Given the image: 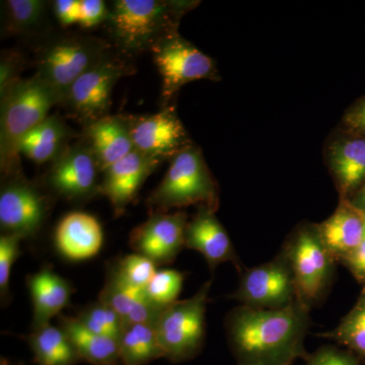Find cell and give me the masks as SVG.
Returning a JSON list of instances; mask_svg holds the SVG:
<instances>
[{
    "label": "cell",
    "instance_id": "f546056e",
    "mask_svg": "<svg viewBox=\"0 0 365 365\" xmlns=\"http://www.w3.org/2000/svg\"><path fill=\"white\" fill-rule=\"evenodd\" d=\"M185 276L175 269H160L151 278L144 289L151 304L160 309H165L178 302L181 294Z\"/></svg>",
    "mask_w": 365,
    "mask_h": 365
},
{
    "label": "cell",
    "instance_id": "9a60e30c",
    "mask_svg": "<svg viewBox=\"0 0 365 365\" xmlns=\"http://www.w3.org/2000/svg\"><path fill=\"white\" fill-rule=\"evenodd\" d=\"M215 209L201 206L185 230V248L199 252L211 271L222 263H232L240 273L242 267L227 230L216 217Z\"/></svg>",
    "mask_w": 365,
    "mask_h": 365
},
{
    "label": "cell",
    "instance_id": "5bb4252c",
    "mask_svg": "<svg viewBox=\"0 0 365 365\" xmlns=\"http://www.w3.org/2000/svg\"><path fill=\"white\" fill-rule=\"evenodd\" d=\"M188 216L184 211L153 212L146 222L132 230L129 246L157 267L174 263L185 248V230Z\"/></svg>",
    "mask_w": 365,
    "mask_h": 365
},
{
    "label": "cell",
    "instance_id": "836d02e7",
    "mask_svg": "<svg viewBox=\"0 0 365 365\" xmlns=\"http://www.w3.org/2000/svg\"><path fill=\"white\" fill-rule=\"evenodd\" d=\"M23 56L19 52L6 51L2 53L0 61V93L18 81L23 69Z\"/></svg>",
    "mask_w": 365,
    "mask_h": 365
},
{
    "label": "cell",
    "instance_id": "52a82bcc",
    "mask_svg": "<svg viewBox=\"0 0 365 365\" xmlns=\"http://www.w3.org/2000/svg\"><path fill=\"white\" fill-rule=\"evenodd\" d=\"M111 49V43L107 40L91 36L56 38L46 43L37 53L36 74L58 91L63 100L74 81Z\"/></svg>",
    "mask_w": 365,
    "mask_h": 365
},
{
    "label": "cell",
    "instance_id": "83f0119b",
    "mask_svg": "<svg viewBox=\"0 0 365 365\" xmlns=\"http://www.w3.org/2000/svg\"><path fill=\"white\" fill-rule=\"evenodd\" d=\"M321 336L335 341L352 354L365 357V287L362 288L351 311L341 319L339 325Z\"/></svg>",
    "mask_w": 365,
    "mask_h": 365
},
{
    "label": "cell",
    "instance_id": "60d3db41",
    "mask_svg": "<svg viewBox=\"0 0 365 365\" xmlns=\"http://www.w3.org/2000/svg\"><path fill=\"white\" fill-rule=\"evenodd\" d=\"M108 365H123L121 362H116V364H108Z\"/></svg>",
    "mask_w": 365,
    "mask_h": 365
},
{
    "label": "cell",
    "instance_id": "d6a6232c",
    "mask_svg": "<svg viewBox=\"0 0 365 365\" xmlns=\"http://www.w3.org/2000/svg\"><path fill=\"white\" fill-rule=\"evenodd\" d=\"M304 365H359V359L348 350L335 346L319 347L304 359Z\"/></svg>",
    "mask_w": 365,
    "mask_h": 365
},
{
    "label": "cell",
    "instance_id": "f1b7e54d",
    "mask_svg": "<svg viewBox=\"0 0 365 365\" xmlns=\"http://www.w3.org/2000/svg\"><path fill=\"white\" fill-rule=\"evenodd\" d=\"M76 318L91 332L111 338L118 342L126 326L121 317L112 307L100 300L86 307L79 312Z\"/></svg>",
    "mask_w": 365,
    "mask_h": 365
},
{
    "label": "cell",
    "instance_id": "277c9868",
    "mask_svg": "<svg viewBox=\"0 0 365 365\" xmlns=\"http://www.w3.org/2000/svg\"><path fill=\"white\" fill-rule=\"evenodd\" d=\"M150 213L168 212L172 208L206 206L216 210L217 185L204 162L199 148L190 145L170 160L163 181L148 196Z\"/></svg>",
    "mask_w": 365,
    "mask_h": 365
},
{
    "label": "cell",
    "instance_id": "603a6c76",
    "mask_svg": "<svg viewBox=\"0 0 365 365\" xmlns=\"http://www.w3.org/2000/svg\"><path fill=\"white\" fill-rule=\"evenodd\" d=\"M76 136L59 115H49L21 141L19 151L36 163L54 162Z\"/></svg>",
    "mask_w": 365,
    "mask_h": 365
},
{
    "label": "cell",
    "instance_id": "1f68e13d",
    "mask_svg": "<svg viewBox=\"0 0 365 365\" xmlns=\"http://www.w3.org/2000/svg\"><path fill=\"white\" fill-rule=\"evenodd\" d=\"M23 237L16 235L1 234L0 237V295L2 304L9 299V279L14 262L21 255Z\"/></svg>",
    "mask_w": 365,
    "mask_h": 365
},
{
    "label": "cell",
    "instance_id": "ab89813d",
    "mask_svg": "<svg viewBox=\"0 0 365 365\" xmlns=\"http://www.w3.org/2000/svg\"><path fill=\"white\" fill-rule=\"evenodd\" d=\"M1 365H9V361L6 359H1Z\"/></svg>",
    "mask_w": 365,
    "mask_h": 365
},
{
    "label": "cell",
    "instance_id": "ffe728a7",
    "mask_svg": "<svg viewBox=\"0 0 365 365\" xmlns=\"http://www.w3.org/2000/svg\"><path fill=\"white\" fill-rule=\"evenodd\" d=\"M26 285L33 304L32 329L51 324L50 321L68 306L74 292L71 283L50 266L28 275Z\"/></svg>",
    "mask_w": 365,
    "mask_h": 365
},
{
    "label": "cell",
    "instance_id": "7402d4cb",
    "mask_svg": "<svg viewBox=\"0 0 365 365\" xmlns=\"http://www.w3.org/2000/svg\"><path fill=\"white\" fill-rule=\"evenodd\" d=\"M98 300L112 307L126 325L137 323L155 325L163 311L150 304L144 289L126 284L108 268L105 284Z\"/></svg>",
    "mask_w": 365,
    "mask_h": 365
},
{
    "label": "cell",
    "instance_id": "8fae6325",
    "mask_svg": "<svg viewBox=\"0 0 365 365\" xmlns=\"http://www.w3.org/2000/svg\"><path fill=\"white\" fill-rule=\"evenodd\" d=\"M239 287L230 299L254 309H276L299 299L294 274L282 253L256 267L242 269Z\"/></svg>",
    "mask_w": 365,
    "mask_h": 365
},
{
    "label": "cell",
    "instance_id": "5b68a950",
    "mask_svg": "<svg viewBox=\"0 0 365 365\" xmlns=\"http://www.w3.org/2000/svg\"><path fill=\"white\" fill-rule=\"evenodd\" d=\"M212 279L193 297L163 309L155 329L165 359L173 362L193 359L202 350L206 336V309Z\"/></svg>",
    "mask_w": 365,
    "mask_h": 365
},
{
    "label": "cell",
    "instance_id": "cb8c5ba5",
    "mask_svg": "<svg viewBox=\"0 0 365 365\" xmlns=\"http://www.w3.org/2000/svg\"><path fill=\"white\" fill-rule=\"evenodd\" d=\"M58 327L66 334L79 359L93 365L120 362L119 342L91 332L76 317L60 314Z\"/></svg>",
    "mask_w": 365,
    "mask_h": 365
},
{
    "label": "cell",
    "instance_id": "74e56055",
    "mask_svg": "<svg viewBox=\"0 0 365 365\" xmlns=\"http://www.w3.org/2000/svg\"><path fill=\"white\" fill-rule=\"evenodd\" d=\"M341 263L344 264L360 282L365 281V239Z\"/></svg>",
    "mask_w": 365,
    "mask_h": 365
},
{
    "label": "cell",
    "instance_id": "ba28073f",
    "mask_svg": "<svg viewBox=\"0 0 365 365\" xmlns=\"http://www.w3.org/2000/svg\"><path fill=\"white\" fill-rule=\"evenodd\" d=\"M281 253L294 274L300 302L312 307L329 292L336 261L324 246L317 225H304L290 235Z\"/></svg>",
    "mask_w": 365,
    "mask_h": 365
},
{
    "label": "cell",
    "instance_id": "484cf974",
    "mask_svg": "<svg viewBox=\"0 0 365 365\" xmlns=\"http://www.w3.org/2000/svg\"><path fill=\"white\" fill-rule=\"evenodd\" d=\"M165 357L153 324L125 326L119 340V359L123 365H148Z\"/></svg>",
    "mask_w": 365,
    "mask_h": 365
},
{
    "label": "cell",
    "instance_id": "d4e9b609",
    "mask_svg": "<svg viewBox=\"0 0 365 365\" xmlns=\"http://www.w3.org/2000/svg\"><path fill=\"white\" fill-rule=\"evenodd\" d=\"M28 343L38 365H76L79 359L71 340L58 326L47 324L32 329Z\"/></svg>",
    "mask_w": 365,
    "mask_h": 365
},
{
    "label": "cell",
    "instance_id": "9c48e42d",
    "mask_svg": "<svg viewBox=\"0 0 365 365\" xmlns=\"http://www.w3.org/2000/svg\"><path fill=\"white\" fill-rule=\"evenodd\" d=\"M51 194L44 186L29 181L21 174L4 177L0 190L1 234L36 237L51 208Z\"/></svg>",
    "mask_w": 365,
    "mask_h": 365
},
{
    "label": "cell",
    "instance_id": "6da1fadb",
    "mask_svg": "<svg viewBox=\"0 0 365 365\" xmlns=\"http://www.w3.org/2000/svg\"><path fill=\"white\" fill-rule=\"evenodd\" d=\"M311 307L297 299L282 309L235 307L225 319L230 351L237 365H294L306 359Z\"/></svg>",
    "mask_w": 365,
    "mask_h": 365
},
{
    "label": "cell",
    "instance_id": "44dd1931",
    "mask_svg": "<svg viewBox=\"0 0 365 365\" xmlns=\"http://www.w3.org/2000/svg\"><path fill=\"white\" fill-rule=\"evenodd\" d=\"M329 165L341 199H350L365 182V137L346 133L329 148Z\"/></svg>",
    "mask_w": 365,
    "mask_h": 365
},
{
    "label": "cell",
    "instance_id": "4316f807",
    "mask_svg": "<svg viewBox=\"0 0 365 365\" xmlns=\"http://www.w3.org/2000/svg\"><path fill=\"white\" fill-rule=\"evenodd\" d=\"M2 7V29L9 35H32L44 29L48 21V2L44 0H6Z\"/></svg>",
    "mask_w": 365,
    "mask_h": 365
},
{
    "label": "cell",
    "instance_id": "7a4b0ae2",
    "mask_svg": "<svg viewBox=\"0 0 365 365\" xmlns=\"http://www.w3.org/2000/svg\"><path fill=\"white\" fill-rule=\"evenodd\" d=\"M191 1L172 0H115L105 25L111 45L122 54L151 52L163 39L178 33L182 14Z\"/></svg>",
    "mask_w": 365,
    "mask_h": 365
},
{
    "label": "cell",
    "instance_id": "30bf717a",
    "mask_svg": "<svg viewBox=\"0 0 365 365\" xmlns=\"http://www.w3.org/2000/svg\"><path fill=\"white\" fill-rule=\"evenodd\" d=\"M150 53L162 76V98L165 105L187 83L217 78L215 60L179 33L160 41Z\"/></svg>",
    "mask_w": 365,
    "mask_h": 365
},
{
    "label": "cell",
    "instance_id": "8d00e7d4",
    "mask_svg": "<svg viewBox=\"0 0 365 365\" xmlns=\"http://www.w3.org/2000/svg\"><path fill=\"white\" fill-rule=\"evenodd\" d=\"M53 11L62 26L78 24L81 16V0H56L52 4Z\"/></svg>",
    "mask_w": 365,
    "mask_h": 365
},
{
    "label": "cell",
    "instance_id": "7c38bea8",
    "mask_svg": "<svg viewBox=\"0 0 365 365\" xmlns=\"http://www.w3.org/2000/svg\"><path fill=\"white\" fill-rule=\"evenodd\" d=\"M98 163L90 148L81 140L72 144L52 162L43 186L52 196L69 202H86L101 195Z\"/></svg>",
    "mask_w": 365,
    "mask_h": 365
},
{
    "label": "cell",
    "instance_id": "4fadbf2b",
    "mask_svg": "<svg viewBox=\"0 0 365 365\" xmlns=\"http://www.w3.org/2000/svg\"><path fill=\"white\" fill-rule=\"evenodd\" d=\"M134 150L163 162L191 145L174 108L165 106L157 114L127 116Z\"/></svg>",
    "mask_w": 365,
    "mask_h": 365
},
{
    "label": "cell",
    "instance_id": "3957f363",
    "mask_svg": "<svg viewBox=\"0 0 365 365\" xmlns=\"http://www.w3.org/2000/svg\"><path fill=\"white\" fill-rule=\"evenodd\" d=\"M61 101L58 91L38 74L19 79L0 93V165L4 177L20 174L21 141Z\"/></svg>",
    "mask_w": 365,
    "mask_h": 365
},
{
    "label": "cell",
    "instance_id": "ac0fdd59",
    "mask_svg": "<svg viewBox=\"0 0 365 365\" xmlns=\"http://www.w3.org/2000/svg\"><path fill=\"white\" fill-rule=\"evenodd\" d=\"M54 242L64 258L71 261L88 260L97 256L102 249V225L95 216L88 213H68L55 230Z\"/></svg>",
    "mask_w": 365,
    "mask_h": 365
},
{
    "label": "cell",
    "instance_id": "4dcf8cb0",
    "mask_svg": "<svg viewBox=\"0 0 365 365\" xmlns=\"http://www.w3.org/2000/svg\"><path fill=\"white\" fill-rule=\"evenodd\" d=\"M120 280L126 284L145 289L157 272V265L143 255L133 253L117 259L107 266Z\"/></svg>",
    "mask_w": 365,
    "mask_h": 365
},
{
    "label": "cell",
    "instance_id": "f35d334b",
    "mask_svg": "<svg viewBox=\"0 0 365 365\" xmlns=\"http://www.w3.org/2000/svg\"><path fill=\"white\" fill-rule=\"evenodd\" d=\"M348 200H349L355 207L365 212V182L359 187V189L353 194L351 198L348 199Z\"/></svg>",
    "mask_w": 365,
    "mask_h": 365
},
{
    "label": "cell",
    "instance_id": "e575fe53",
    "mask_svg": "<svg viewBox=\"0 0 365 365\" xmlns=\"http://www.w3.org/2000/svg\"><path fill=\"white\" fill-rule=\"evenodd\" d=\"M109 14V6L102 0H81L79 26L83 29L95 28L106 23Z\"/></svg>",
    "mask_w": 365,
    "mask_h": 365
},
{
    "label": "cell",
    "instance_id": "e0dca14e",
    "mask_svg": "<svg viewBox=\"0 0 365 365\" xmlns=\"http://www.w3.org/2000/svg\"><path fill=\"white\" fill-rule=\"evenodd\" d=\"M79 140L90 148L103 172L134 150L127 116H109L85 125Z\"/></svg>",
    "mask_w": 365,
    "mask_h": 365
},
{
    "label": "cell",
    "instance_id": "d590c367",
    "mask_svg": "<svg viewBox=\"0 0 365 365\" xmlns=\"http://www.w3.org/2000/svg\"><path fill=\"white\" fill-rule=\"evenodd\" d=\"M343 126L346 133L365 137V96L345 113Z\"/></svg>",
    "mask_w": 365,
    "mask_h": 365
},
{
    "label": "cell",
    "instance_id": "b9f144b4",
    "mask_svg": "<svg viewBox=\"0 0 365 365\" xmlns=\"http://www.w3.org/2000/svg\"><path fill=\"white\" fill-rule=\"evenodd\" d=\"M364 239H365V227H364Z\"/></svg>",
    "mask_w": 365,
    "mask_h": 365
},
{
    "label": "cell",
    "instance_id": "d6986e66",
    "mask_svg": "<svg viewBox=\"0 0 365 365\" xmlns=\"http://www.w3.org/2000/svg\"><path fill=\"white\" fill-rule=\"evenodd\" d=\"M365 212L355 207L348 199L328 220L317 225L324 246L336 262H342L364 240Z\"/></svg>",
    "mask_w": 365,
    "mask_h": 365
},
{
    "label": "cell",
    "instance_id": "8992f818",
    "mask_svg": "<svg viewBox=\"0 0 365 365\" xmlns=\"http://www.w3.org/2000/svg\"><path fill=\"white\" fill-rule=\"evenodd\" d=\"M133 69L126 55L110 50L74 81L62 100V107L83 126L109 116L114 86Z\"/></svg>",
    "mask_w": 365,
    "mask_h": 365
},
{
    "label": "cell",
    "instance_id": "2e32d148",
    "mask_svg": "<svg viewBox=\"0 0 365 365\" xmlns=\"http://www.w3.org/2000/svg\"><path fill=\"white\" fill-rule=\"evenodd\" d=\"M160 163L134 150L103 172L101 195L109 199L116 217L133 203L144 181Z\"/></svg>",
    "mask_w": 365,
    "mask_h": 365
}]
</instances>
